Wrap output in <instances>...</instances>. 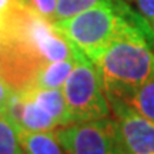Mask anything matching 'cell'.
I'll return each instance as SVG.
<instances>
[{
	"label": "cell",
	"mask_w": 154,
	"mask_h": 154,
	"mask_svg": "<svg viewBox=\"0 0 154 154\" xmlns=\"http://www.w3.org/2000/svg\"><path fill=\"white\" fill-rule=\"evenodd\" d=\"M144 26H133L119 34L93 61L97 66L107 99L123 100L154 76V51ZM154 36V34H153Z\"/></svg>",
	"instance_id": "cell-1"
},
{
	"label": "cell",
	"mask_w": 154,
	"mask_h": 154,
	"mask_svg": "<svg viewBox=\"0 0 154 154\" xmlns=\"http://www.w3.org/2000/svg\"><path fill=\"white\" fill-rule=\"evenodd\" d=\"M136 17L137 16H134V13L120 0H101L76 16L53 22V26L72 43L73 47L94 61L127 29L133 26L150 29L143 19Z\"/></svg>",
	"instance_id": "cell-2"
},
{
	"label": "cell",
	"mask_w": 154,
	"mask_h": 154,
	"mask_svg": "<svg viewBox=\"0 0 154 154\" xmlns=\"http://www.w3.org/2000/svg\"><path fill=\"white\" fill-rule=\"evenodd\" d=\"M74 67L61 91L73 123L110 117L111 107L97 66L74 47Z\"/></svg>",
	"instance_id": "cell-3"
},
{
	"label": "cell",
	"mask_w": 154,
	"mask_h": 154,
	"mask_svg": "<svg viewBox=\"0 0 154 154\" xmlns=\"http://www.w3.org/2000/svg\"><path fill=\"white\" fill-rule=\"evenodd\" d=\"M54 134L67 154H126L111 117L57 127Z\"/></svg>",
	"instance_id": "cell-4"
},
{
	"label": "cell",
	"mask_w": 154,
	"mask_h": 154,
	"mask_svg": "<svg viewBox=\"0 0 154 154\" xmlns=\"http://www.w3.org/2000/svg\"><path fill=\"white\" fill-rule=\"evenodd\" d=\"M117 131L126 154H154V121L133 110L121 100L109 99Z\"/></svg>",
	"instance_id": "cell-5"
},
{
	"label": "cell",
	"mask_w": 154,
	"mask_h": 154,
	"mask_svg": "<svg viewBox=\"0 0 154 154\" xmlns=\"http://www.w3.org/2000/svg\"><path fill=\"white\" fill-rule=\"evenodd\" d=\"M22 93V109L17 121L19 130L29 131H53L59 127L57 121L34 101L30 94V88L20 90Z\"/></svg>",
	"instance_id": "cell-6"
},
{
	"label": "cell",
	"mask_w": 154,
	"mask_h": 154,
	"mask_svg": "<svg viewBox=\"0 0 154 154\" xmlns=\"http://www.w3.org/2000/svg\"><path fill=\"white\" fill-rule=\"evenodd\" d=\"M30 94L40 107H43L56 121L59 127L72 124V116L69 113L66 100L61 88H37L32 87Z\"/></svg>",
	"instance_id": "cell-7"
},
{
	"label": "cell",
	"mask_w": 154,
	"mask_h": 154,
	"mask_svg": "<svg viewBox=\"0 0 154 154\" xmlns=\"http://www.w3.org/2000/svg\"><path fill=\"white\" fill-rule=\"evenodd\" d=\"M74 63H76L74 53H73V57L66 59V60L44 63L43 66L38 69L37 74L34 77L33 87L61 88L63 84L66 83L67 77L70 76L73 67H74Z\"/></svg>",
	"instance_id": "cell-8"
},
{
	"label": "cell",
	"mask_w": 154,
	"mask_h": 154,
	"mask_svg": "<svg viewBox=\"0 0 154 154\" xmlns=\"http://www.w3.org/2000/svg\"><path fill=\"white\" fill-rule=\"evenodd\" d=\"M19 141L27 154H67L56 138L54 131L19 130Z\"/></svg>",
	"instance_id": "cell-9"
},
{
	"label": "cell",
	"mask_w": 154,
	"mask_h": 154,
	"mask_svg": "<svg viewBox=\"0 0 154 154\" xmlns=\"http://www.w3.org/2000/svg\"><path fill=\"white\" fill-rule=\"evenodd\" d=\"M119 100V99H117ZM146 119L154 121V76L121 100Z\"/></svg>",
	"instance_id": "cell-10"
},
{
	"label": "cell",
	"mask_w": 154,
	"mask_h": 154,
	"mask_svg": "<svg viewBox=\"0 0 154 154\" xmlns=\"http://www.w3.org/2000/svg\"><path fill=\"white\" fill-rule=\"evenodd\" d=\"M22 151L17 127L5 111H0V154H19Z\"/></svg>",
	"instance_id": "cell-11"
},
{
	"label": "cell",
	"mask_w": 154,
	"mask_h": 154,
	"mask_svg": "<svg viewBox=\"0 0 154 154\" xmlns=\"http://www.w3.org/2000/svg\"><path fill=\"white\" fill-rule=\"evenodd\" d=\"M100 2L101 0H57L53 22H59V20H64V19L76 16Z\"/></svg>",
	"instance_id": "cell-12"
},
{
	"label": "cell",
	"mask_w": 154,
	"mask_h": 154,
	"mask_svg": "<svg viewBox=\"0 0 154 154\" xmlns=\"http://www.w3.org/2000/svg\"><path fill=\"white\" fill-rule=\"evenodd\" d=\"M19 2H22L23 5H26L29 9H32L40 16L46 17L50 22L54 20L57 0H19Z\"/></svg>",
	"instance_id": "cell-13"
},
{
	"label": "cell",
	"mask_w": 154,
	"mask_h": 154,
	"mask_svg": "<svg viewBox=\"0 0 154 154\" xmlns=\"http://www.w3.org/2000/svg\"><path fill=\"white\" fill-rule=\"evenodd\" d=\"M137 7L140 17L147 23V26L154 33V0H133Z\"/></svg>",
	"instance_id": "cell-14"
},
{
	"label": "cell",
	"mask_w": 154,
	"mask_h": 154,
	"mask_svg": "<svg viewBox=\"0 0 154 154\" xmlns=\"http://www.w3.org/2000/svg\"><path fill=\"white\" fill-rule=\"evenodd\" d=\"M10 94H11V88L7 86L6 80L3 79L2 73H0V111H5Z\"/></svg>",
	"instance_id": "cell-15"
},
{
	"label": "cell",
	"mask_w": 154,
	"mask_h": 154,
	"mask_svg": "<svg viewBox=\"0 0 154 154\" xmlns=\"http://www.w3.org/2000/svg\"><path fill=\"white\" fill-rule=\"evenodd\" d=\"M10 3H11V0H0V9H2V10H6Z\"/></svg>",
	"instance_id": "cell-16"
},
{
	"label": "cell",
	"mask_w": 154,
	"mask_h": 154,
	"mask_svg": "<svg viewBox=\"0 0 154 154\" xmlns=\"http://www.w3.org/2000/svg\"><path fill=\"white\" fill-rule=\"evenodd\" d=\"M3 11L0 9V34H2V30H3V24H5V14H3Z\"/></svg>",
	"instance_id": "cell-17"
},
{
	"label": "cell",
	"mask_w": 154,
	"mask_h": 154,
	"mask_svg": "<svg viewBox=\"0 0 154 154\" xmlns=\"http://www.w3.org/2000/svg\"><path fill=\"white\" fill-rule=\"evenodd\" d=\"M19 154H27V153H26V151H22V153H19Z\"/></svg>",
	"instance_id": "cell-18"
}]
</instances>
